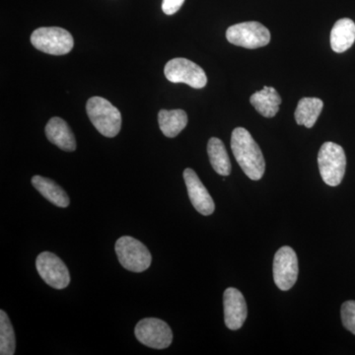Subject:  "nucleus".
<instances>
[{
	"mask_svg": "<svg viewBox=\"0 0 355 355\" xmlns=\"http://www.w3.org/2000/svg\"><path fill=\"white\" fill-rule=\"evenodd\" d=\"M231 149L236 161L248 178L259 181L266 171V161L260 146L246 128H236L231 137Z\"/></svg>",
	"mask_w": 355,
	"mask_h": 355,
	"instance_id": "nucleus-1",
	"label": "nucleus"
},
{
	"mask_svg": "<svg viewBox=\"0 0 355 355\" xmlns=\"http://www.w3.org/2000/svg\"><path fill=\"white\" fill-rule=\"evenodd\" d=\"M86 112L96 130L107 137L119 135L121 128V114L118 108L105 98H90L86 104Z\"/></svg>",
	"mask_w": 355,
	"mask_h": 355,
	"instance_id": "nucleus-2",
	"label": "nucleus"
},
{
	"mask_svg": "<svg viewBox=\"0 0 355 355\" xmlns=\"http://www.w3.org/2000/svg\"><path fill=\"white\" fill-rule=\"evenodd\" d=\"M318 165L322 179L331 187L342 183L347 167V157L342 146L334 142H324L318 154Z\"/></svg>",
	"mask_w": 355,
	"mask_h": 355,
	"instance_id": "nucleus-3",
	"label": "nucleus"
},
{
	"mask_svg": "<svg viewBox=\"0 0 355 355\" xmlns=\"http://www.w3.org/2000/svg\"><path fill=\"white\" fill-rule=\"evenodd\" d=\"M31 43L37 50L44 53L64 55L73 49L74 40L64 28L42 27L33 32Z\"/></svg>",
	"mask_w": 355,
	"mask_h": 355,
	"instance_id": "nucleus-4",
	"label": "nucleus"
},
{
	"mask_svg": "<svg viewBox=\"0 0 355 355\" xmlns=\"http://www.w3.org/2000/svg\"><path fill=\"white\" fill-rule=\"evenodd\" d=\"M114 249L121 265L130 272H144L153 261V257L146 245L130 236L121 237Z\"/></svg>",
	"mask_w": 355,
	"mask_h": 355,
	"instance_id": "nucleus-5",
	"label": "nucleus"
},
{
	"mask_svg": "<svg viewBox=\"0 0 355 355\" xmlns=\"http://www.w3.org/2000/svg\"><path fill=\"white\" fill-rule=\"evenodd\" d=\"M229 43L245 49H258L270 42V33L261 23L244 22L230 26L226 31Z\"/></svg>",
	"mask_w": 355,
	"mask_h": 355,
	"instance_id": "nucleus-6",
	"label": "nucleus"
},
{
	"mask_svg": "<svg viewBox=\"0 0 355 355\" xmlns=\"http://www.w3.org/2000/svg\"><path fill=\"white\" fill-rule=\"evenodd\" d=\"M166 78L172 83H184L195 89L205 87L207 77L205 70L187 58H177L165 65Z\"/></svg>",
	"mask_w": 355,
	"mask_h": 355,
	"instance_id": "nucleus-7",
	"label": "nucleus"
},
{
	"mask_svg": "<svg viewBox=\"0 0 355 355\" xmlns=\"http://www.w3.org/2000/svg\"><path fill=\"white\" fill-rule=\"evenodd\" d=\"M135 334L139 343L151 349H167L173 340L169 324L156 318H146L139 321L135 327Z\"/></svg>",
	"mask_w": 355,
	"mask_h": 355,
	"instance_id": "nucleus-8",
	"label": "nucleus"
},
{
	"mask_svg": "<svg viewBox=\"0 0 355 355\" xmlns=\"http://www.w3.org/2000/svg\"><path fill=\"white\" fill-rule=\"evenodd\" d=\"M273 280L280 291H287L295 284L298 277V259L288 246L280 248L273 260Z\"/></svg>",
	"mask_w": 355,
	"mask_h": 355,
	"instance_id": "nucleus-9",
	"label": "nucleus"
},
{
	"mask_svg": "<svg viewBox=\"0 0 355 355\" xmlns=\"http://www.w3.org/2000/svg\"><path fill=\"white\" fill-rule=\"evenodd\" d=\"M36 268L40 277L48 286L55 289H64L69 286V268L57 254L43 252L36 260Z\"/></svg>",
	"mask_w": 355,
	"mask_h": 355,
	"instance_id": "nucleus-10",
	"label": "nucleus"
},
{
	"mask_svg": "<svg viewBox=\"0 0 355 355\" xmlns=\"http://www.w3.org/2000/svg\"><path fill=\"white\" fill-rule=\"evenodd\" d=\"M183 175L189 198H190L193 207L202 216H207L214 214L216 205H214L209 191L198 178L197 173L191 168H187Z\"/></svg>",
	"mask_w": 355,
	"mask_h": 355,
	"instance_id": "nucleus-11",
	"label": "nucleus"
},
{
	"mask_svg": "<svg viewBox=\"0 0 355 355\" xmlns=\"http://www.w3.org/2000/svg\"><path fill=\"white\" fill-rule=\"evenodd\" d=\"M224 322L231 331L242 328L247 319V303L244 296L238 289L229 287L224 291Z\"/></svg>",
	"mask_w": 355,
	"mask_h": 355,
	"instance_id": "nucleus-12",
	"label": "nucleus"
},
{
	"mask_svg": "<svg viewBox=\"0 0 355 355\" xmlns=\"http://www.w3.org/2000/svg\"><path fill=\"white\" fill-rule=\"evenodd\" d=\"M46 139L50 140L51 144H55L62 150L72 151L76 149V140L73 132L70 130L69 125L67 121L62 119L55 118L51 119L46 123Z\"/></svg>",
	"mask_w": 355,
	"mask_h": 355,
	"instance_id": "nucleus-13",
	"label": "nucleus"
},
{
	"mask_svg": "<svg viewBox=\"0 0 355 355\" xmlns=\"http://www.w3.org/2000/svg\"><path fill=\"white\" fill-rule=\"evenodd\" d=\"M250 102L261 116L273 118L279 112L282 100L275 88L265 86L261 91L251 96Z\"/></svg>",
	"mask_w": 355,
	"mask_h": 355,
	"instance_id": "nucleus-14",
	"label": "nucleus"
},
{
	"mask_svg": "<svg viewBox=\"0 0 355 355\" xmlns=\"http://www.w3.org/2000/svg\"><path fill=\"white\" fill-rule=\"evenodd\" d=\"M355 42V23L349 18L336 21L331 32V46L336 53L349 50Z\"/></svg>",
	"mask_w": 355,
	"mask_h": 355,
	"instance_id": "nucleus-15",
	"label": "nucleus"
},
{
	"mask_svg": "<svg viewBox=\"0 0 355 355\" xmlns=\"http://www.w3.org/2000/svg\"><path fill=\"white\" fill-rule=\"evenodd\" d=\"M32 184L37 191L49 202L58 207H67L69 205V198L67 191L49 178L34 176Z\"/></svg>",
	"mask_w": 355,
	"mask_h": 355,
	"instance_id": "nucleus-16",
	"label": "nucleus"
},
{
	"mask_svg": "<svg viewBox=\"0 0 355 355\" xmlns=\"http://www.w3.org/2000/svg\"><path fill=\"white\" fill-rule=\"evenodd\" d=\"M158 123L163 135L173 139L188 125V114L184 110H161L158 114Z\"/></svg>",
	"mask_w": 355,
	"mask_h": 355,
	"instance_id": "nucleus-17",
	"label": "nucleus"
},
{
	"mask_svg": "<svg viewBox=\"0 0 355 355\" xmlns=\"http://www.w3.org/2000/svg\"><path fill=\"white\" fill-rule=\"evenodd\" d=\"M324 103L319 98H303L295 111V121L307 128L314 127L323 110Z\"/></svg>",
	"mask_w": 355,
	"mask_h": 355,
	"instance_id": "nucleus-18",
	"label": "nucleus"
},
{
	"mask_svg": "<svg viewBox=\"0 0 355 355\" xmlns=\"http://www.w3.org/2000/svg\"><path fill=\"white\" fill-rule=\"evenodd\" d=\"M207 154H209L210 164L217 174L224 177L230 175V159L222 140L217 137H211L207 144Z\"/></svg>",
	"mask_w": 355,
	"mask_h": 355,
	"instance_id": "nucleus-19",
	"label": "nucleus"
},
{
	"mask_svg": "<svg viewBox=\"0 0 355 355\" xmlns=\"http://www.w3.org/2000/svg\"><path fill=\"white\" fill-rule=\"evenodd\" d=\"M16 338L12 324L3 310L0 311V354H15Z\"/></svg>",
	"mask_w": 355,
	"mask_h": 355,
	"instance_id": "nucleus-20",
	"label": "nucleus"
},
{
	"mask_svg": "<svg viewBox=\"0 0 355 355\" xmlns=\"http://www.w3.org/2000/svg\"><path fill=\"white\" fill-rule=\"evenodd\" d=\"M342 321L343 327L355 335V301H347L342 306Z\"/></svg>",
	"mask_w": 355,
	"mask_h": 355,
	"instance_id": "nucleus-21",
	"label": "nucleus"
},
{
	"mask_svg": "<svg viewBox=\"0 0 355 355\" xmlns=\"http://www.w3.org/2000/svg\"><path fill=\"white\" fill-rule=\"evenodd\" d=\"M184 0H163L162 10L166 15H173L183 6Z\"/></svg>",
	"mask_w": 355,
	"mask_h": 355,
	"instance_id": "nucleus-22",
	"label": "nucleus"
}]
</instances>
